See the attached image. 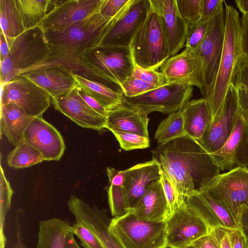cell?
I'll return each instance as SVG.
<instances>
[{
    "instance_id": "484cf974",
    "label": "cell",
    "mask_w": 248,
    "mask_h": 248,
    "mask_svg": "<svg viewBox=\"0 0 248 248\" xmlns=\"http://www.w3.org/2000/svg\"><path fill=\"white\" fill-rule=\"evenodd\" d=\"M147 115L140 113L123 104L109 111L106 128L110 131L136 134L149 138Z\"/></svg>"
},
{
    "instance_id": "60d3db41",
    "label": "cell",
    "mask_w": 248,
    "mask_h": 248,
    "mask_svg": "<svg viewBox=\"0 0 248 248\" xmlns=\"http://www.w3.org/2000/svg\"><path fill=\"white\" fill-rule=\"evenodd\" d=\"M124 96L133 97L156 88L155 86L132 76L128 77L121 85Z\"/></svg>"
},
{
    "instance_id": "c3c4849f",
    "label": "cell",
    "mask_w": 248,
    "mask_h": 248,
    "mask_svg": "<svg viewBox=\"0 0 248 248\" xmlns=\"http://www.w3.org/2000/svg\"><path fill=\"white\" fill-rule=\"evenodd\" d=\"M240 28L243 57L248 59V14L240 18Z\"/></svg>"
},
{
    "instance_id": "db71d44e",
    "label": "cell",
    "mask_w": 248,
    "mask_h": 248,
    "mask_svg": "<svg viewBox=\"0 0 248 248\" xmlns=\"http://www.w3.org/2000/svg\"><path fill=\"white\" fill-rule=\"evenodd\" d=\"M238 225L244 239L246 248H248V205L243 209Z\"/></svg>"
},
{
    "instance_id": "30bf717a",
    "label": "cell",
    "mask_w": 248,
    "mask_h": 248,
    "mask_svg": "<svg viewBox=\"0 0 248 248\" xmlns=\"http://www.w3.org/2000/svg\"><path fill=\"white\" fill-rule=\"evenodd\" d=\"M193 89L187 84L167 83L135 97L124 95L123 104L145 115L154 111L170 114L181 110L190 100Z\"/></svg>"
},
{
    "instance_id": "6da1fadb",
    "label": "cell",
    "mask_w": 248,
    "mask_h": 248,
    "mask_svg": "<svg viewBox=\"0 0 248 248\" xmlns=\"http://www.w3.org/2000/svg\"><path fill=\"white\" fill-rule=\"evenodd\" d=\"M152 153L184 199L220 173L210 154L187 136L159 144Z\"/></svg>"
},
{
    "instance_id": "4316f807",
    "label": "cell",
    "mask_w": 248,
    "mask_h": 248,
    "mask_svg": "<svg viewBox=\"0 0 248 248\" xmlns=\"http://www.w3.org/2000/svg\"><path fill=\"white\" fill-rule=\"evenodd\" d=\"M181 111L186 136L199 141L213 116L207 101L203 97L189 100Z\"/></svg>"
},
{
    "instance_id": "6125c7cd",
    "label": "cell",
    "mask_w": 248,
    "mask_h": 248,
    "mask_svg": "<svg viewBox=\"0 0 248 248\" xmlns=\"http://www.w3.org/2000/svg\"><path fill=\"white\" fill-rule=\"evenodd\" d=\"M0 248H5L4 247H0Z\"/></svg>"
},
{
    "instance_id": "6f0895ef",
    "label": "cell",
    "mask_w": 248,
    "mask_h": 248,
    "mask_svg": "<svg viewBox=\"0 0 248 248\" xmlns=\"http://www.w3.org/2000/svg\"><path fill=\"white\" fill-rule=\"evenodd\" d=\"M17 213L16 216V236L17 241L14 248H27L22 240L21 234V220L20 214Z\"/></svg>"
},
{
    "instance_id": "8fae6325",
    "label": "cell",
    "mask_w": 248,
    "mask_h": 248,
    "mask_svg": "<svg viewBox=\"0 0 248 248\" xmlns=\"http://www.w3.org/2000/svg\"><path fill=\"white\" fill-rule=\"evenodd\" d=\"M167 248H187L209 233L206 223L185 201L166 220Z\"/></svg>"
},
{
    "instance_id": "d6a6232c",
    "label": "cell",
    "mask_w": 248,
    "mask_h": 248,
    "mask_svg": "<svg viewBox=\"0 0 248 248\" xmlns=\"http://www.w3.org/2000/svg\"><path fill=\"white\" fill-rule=\"evenodd\" d=\"M186 136L184 119L181 110L174 112L158 125L155 135V139L159 144Z\"/></svg>"
},
{
    "instance_id": "94428289",
    "label": "cell",
    "mask_w": 248,
    "mask_h": 248,
    "mask_svg": "<svg viewBox=\"0 0 248 248\" xmlns=\"http://www.w3.org/2000/svg\"><path fill=\"white\" fill-rule=\"evenodd\" d=\"M187 248H194L192 246H191Z\"/></svg>"
},
{
    "instance_id": "e0dca14e",
    "label": "cell",
    "mask_w": 248,
    "mask_h": 248,
    "mask_svg": "<svg viewBox=\"0 0 248 248\" xmlns=\"http://www.w3.org/2000/svg\"><path fill=\"white\" fill-rule=\"evenodd\" d=\"M167 83L187 84L197 87L203 92L202 62L195 52L185 48L179 54L170 57L160 67ZM166 83V84H167Z\"/></svg>"
},
{
    "instance_id": "816d5d0a",
    "label": "cell",
    "mask_w": 248,
    "mask_h": 248,
    "mask_svg": "<svg viewBox=\"0 0 248 248\" xmlns=\"http://www.w3.org/2000/svg\"><path fill=\"white\" fill-rule=\"evenodd\" d=\"M77 87L79 94L92 109H93L100 115L107 117L109 112L108 111H107L95 99L87 94L79 87L78 86Z\"/></svg>"
},
{
    "instance_id": "ee69618b",
    "label": "cell",
    "mask_w": 248,
    "mask_h": 248,
    "mask_svg": "<svg viewBox=\"0 0 248 248\" xmlns=\"http://www.w3.org/2000/svg\"><path fill=\"white\" fill-rule=\"evenodd\" d=\"M129 1L130 0H104L100 13L108 19H113Z\"/></svg>"
},
{
    "instance_id": "d590c367",
    "label": "cell",
    "mask_w": 248,
    "mask_h": 248,
    "mask_svg": "<svg viewBox=\"0 0 248 248\" xmlns=\"http://www.w3.org/2000/svg\"><path fill=\"white\" fill-rule=\"evenodd\" d=\"M209 20L202 19L187 24L186 48L195 51L204 39L207 32Z\"/></svg>"
},
{
    "instance_id": "7402d4cb",
    "label": "cell",
    "mask_w": 248,
    "mask_h": 248,
    "mask_svg": "<svg viewBox=\"0 0 248 248\" xmlns=\"http://www.w3.org/2000/svg\"><path fill=\"white\" fill-rule=\"evenodd\" d=\"M184 201L188 207L202 217L209 228L220 227L239 229L230 212L205 191L195 190L186 197Z\"/></svg>"
},
{
    "instance_id": "681fc988",
    "label": "cell",
    "mask_w": 248,
    "mask_h": 248,
    "mask_svg": "<svg viewBox=\"0 0 248 248\" xmlns=\"http://www.w3.org/2000/svg\"><path fill=\"white\" fill-rule=\"evenodd\" d=\"M235 86L237 90L239 110L248 119V90L242 85Z\"/></svg>"
},
{
    "instance_id": "f907efd6",
    "label": "cell",
    "mask_w": 248,
    "mask_h": 248,
    "mask_svg": "<svg viewBox=\"0 0 248 248\" xmlns=\"http://www.w3.org/2000/svg\"><path fill=\"white\" fill-rule=\"evenodd\" d=\"M106 170L109 180V184L123 186L126 175L125 170H121L112 167H107Z\"/></svg>"
},
{
    "instance_id": "7a4b0ae2",
    "label": "cell",
    "mask_w": 248,
    "mask_h": 248,
    "mask_svg": "<svg viewBox=\"0 0 248 248\" xmlns=\"http://www.w3.org/2000/svg\"><path fill=\"white\" fill-rule=\"evenodd\" d=\"M113 19L105 18L99 12L62 31L45 32L49 56L27 71L57 67L86 77L79 61L85 54L100 46Z\"/></svg>"
},
{
    "instance_id": "bcb514c9",
    "label": "cell",
    "mask_w": 248,
    "mask_h": 248,
    "mask_svg": "<svg viewBox=\"0 0 248 248\" xmlns=\"http://www.w3.org/2000/svg\"><path fill=\"white\" fill-rule=\"evenodd\" d=\"M223 0H202L201 18L203 20H208L214 15Z\"/></svg>"
},
{
    "instance_id": "9f6ffc18",
    "label": "cell",
    "mask_w": 248,
    "mask_h": 248,
    "mask_svg": "<svg viewBox=\"0 0 248 248\" xmlns=\"http://www.w3.org/2000/svg\"><path fill=\"white\" fill-rule=\"evenodd\" d=\"M12 38L5 37L0 31V61L5 59L10 52V47Z\"/></svg>"
},
{
    "instance_id": "2e32d148",
    "label": "cell",
    "mask_w": 248,
    "mask_h": 248,
    "mask_svg": "<svg viewBox=\"0 0 248 248\" xmlns=\"http://www.w3.org/2000/svg\"><path fill=\"white\" fill-rule=\"evenodd\" d=\"M210 155L221 171L248 167V119L240 111L226 142Z\"/></svg>"
},
{
    "instance_id": "1f68e13d",
    "label": "cell",
    "mask_w": 248,
    "mask_h": 248,
    "mask_svg": "<svg viewBox=\"0 0 248 248\" xmlns=\"http://www.w3.org/2000/svg\"><path fill=\"white\" fill-rule=\"evenodd\" d=\"M50 0H17L26 30L35 27L47 14Z\"/></svg>"
},
{
    "instance_id": "b9f144b4",
    "label": "cell",
    "mask_w": 248,
    "mask_h": 248,
    "mask_svg": "<svg viewBox=\"0 0 248 248\" xmlns=\"http://www.w3.org/2000/svg\"><path fill=\"white\" fill-rule=\"evenodd\" d=\"M131 76L156 88L167 83L166 78L162 72L155 70L145 69L135 64Z\"/></svg>"
},
{
    "instance_id": "91938a15",
    "label": "cell",
    "mask_w": 248,
    "mask_h": 248,
    "mask_svg": "<svg viewBox=\"0 0 248 248\" xmlns=\"http://www.w3.org/2000/svg\"><path fill=\"white\" fill-rule=\"evenodd\" d=\"M234 2L243 14H248V0H236Z\"/></svg>"
},
{
    "instance_id": "9c48e42d",
    "label": "cell",
    "mask_w": 248,
    "mask_h": 248,
    "mask_svg": "<svg viewBox=\"0 0 248 248\" xmlns=\"http://www.w3.org/2000/svg\"><path fill=\"white\" fill-rule=\"evenodd\" d=\"M200 191H205L224 206L238 225L241 213L248 205V168L236 167L219 173Z\"/></svg>"
},
{
    "instance_id": "83f0119b",
    "label": "cell",
    "mask_w": 248,
    "mask_h": 248,
    "mask_svg": "<svg viewBox=\"0 0 248 248\" xmlns=\"http://www.w3.org/2000/svg\"><path fill=\"white\" fill-rule=\"evenodd\" d=\"M0 133L16 146L24 141L25 132L34 118L13 103L1 106Z\"/></svg>"
},
{
    "instance_id": "e575fe53",
    "label": "cell",
    "mask_w": 248,
    "mask_h": 248,
    "mask_svg": "<svg viewBox=\"0 0 248 248\" xmlns=\"http://www.w3.org/2000/svg\"><path fill=\"white\" fill-rule=\"evenodd\" d=\"M107 190L109 207L112 216L121 217L130 212V209L123 186L109 184Z\"/></svg>"
},
{
    "instance_id": "ba28073f",
    "label": "cell",
    "mask_w": 248,
    "mask_h": 248,
    "mask_svg": "<svg viewBox=\"0 0 248 248\" xmlns=\"http://www.w3.org/2000/svg\"><path fill=\"white\" fill-rule=\"evenodd\" d=\"M226 25L224 0L209 20L205 36L194 51L202 60L204 90L202 94L207 101L210 97L217 79L222 56Z\"/></svg>"
},
{
    "instance_id": "7c38bea8",
    "label": "cell",
    "mask_w": 248,
    "mask_h": 248,
    "mask_svg": "<svg viewBox=\"0 0 248 248\" xmlns=\"http://www.w3.org/2000/svg\"><path fill=\"white\" fill-rule=\"evenodd\" d=\"M151 9L150 0H130L112 21L100 46L129 47Z\"/></svg>"
},
{
    "instance_id": "f546056e",
    "label": "cell",
    "mask_w": 248,
    "mask_h": 248,
    "mask_svg": "<svg viewBox=\"0 0 248 248\" xmlns=\"http://www.w3.org/2000/svg\"><path fill=\"white\" fill-rule=\"evenodd\" d=\"M76 86L95 99L108 112L123 103L124 94L117 93L105 85L71 72Z\"/></svg>"
},
{
    "instance_id": "ffe728a7",
    "label": "cell",
    "mask_w": 248,
    "mask_h": 248,
    "mask_svg": "<svg viewBox=\"0 0 248 248\" xmlns=\"http://www.w3.org/2000/svg\"><path fill=\"white\" fill-rule=\"evenodd\" d=\"M51 99L56 110L78 125L97 131L106 128L107 117L96 112L85 102L77 86L68 93Z\"/></svg>"
},
{
    "instance_id": "3957f363",
    "label": "cell",
    "mask_w": 248,
    "mask_h": 248,
    "mask_svg": "<svg viewBox=\"0 0 248 248\" xmlns=\"http://www.w3.org/2000/svg\"><path fill=\"white\" fill-rule=\"evenodd\" d=\"M224 4L226 25L223 51L215 86L207 100L213 116L221 106L229 86L234 83L243 57L239 13L225 1Z\"/></svg>"
},
{
    "instance_id": "4fadbf2b",
    "label": "cell",
    "mask_w": 248,
    "mask_h": 248,
    "mask_svg": "<svg viewBox=\"0 0 248 248\" xmlns=\"http://www.w3.org/2000/svg\"><path fill=\"white\" fill-rule=\"evenodd\" d=\"M1 106L13 103L33 117L42 116L51 104V96L32 81L17 76L1 85Z\"/></svg>"
},
{
    "instance_id": "be15d7a7",
    "label": "cell",
    "mask_w": 248,
    "mask_h": 248,
    "mask_svg": "<svg viewBox=\"0 0 248 248\" xmlns=\"http://www.w3.org/2000/svg\"></svg>"
},
{
    "instance_id": "cb8c5ba5",
    "label": "cell",
    "mask_w": 248,
    "mask_h": 248,
    "mask_svg": "<svg viewBox=\"0 0 248 248\" xmlns=\"http://www.w3.org/2000/svg\"><path fill=\"white\" fill-rule=\"evenodd\" d=\"M18 75L29 79L43 88L49 93L51 98L64 95L76 87L71 72L60 67L41 68Z\"/></svg>"
},
{
    "instance_id": "11a10c76",
    "label": "cell",
    "mask_w": 248,
    "mask_h": 248,
    "mask_svg": "<svg viewBox=\"0 0 248 248\" xmlns=\"http://www.w3.org/2000/svg\"><path fill=\"white\" fill-rule=\"evenodd\" d=\"M192 246L194 248H220L215 238L210 233L194 242Z\"/></svg>"
},
{
    "instance_id": "9a60e30c",
    "label": "cell",
    "mask_w": 248,
    "mask_h": 248,
    "mask_svg": "<svg viewBox=\"0 0 248 248\" xmlns=\"http://www.w3.org/2000/svg\"><path fill=\"white\" fill-rule=\"evenodd\" d=\"M104 0H50L52 8L38 26L44 32L60 31L100 12Z\"/></svg>"
},
{
    "instance_id": "7bdbcfd3",
    "label": "cell",
    "mask_w": 248,
    "mask_h": 248,
    "mask_svg": "<svg viewBox=\"0 0 248 248\" xmlns=\"http://www.w3.org/2000/svg\"><path fill=\"white\" fill-rule=\"evenodd\" d=\"M72 227L73 233L78 237L84 248H104L96 237L81 223L76 222Z\"/></svg>"
},
{
    "instance_id": "74e56055",
    "label": "cell",
    "mask_w": 248,
    "mask_h": 248,
    "mask_svg": "<svg viewBox=\"0 0 248 248\" xmlns=\"http://www.w3.org/2000/svg\"><path fill=\"white\" fill-rule=\"evenodd\" d=\"M0 235H4L3 228L5 218L11 207L13 190L7 180L2 167L0 173Z\"/></svg>"
},
{
    "instance_id": "5b68a950",
    "label": "cell",
    "mask_w": 248,
    "mask_h": 248,
    "mask_svg": "<svg viewBox=\"0 0 248 248\" xmlns=\"http://www.w3.org/2000/svg\"><path fill=\"white\" fill-rule=\"evenodd\" d=\"M49 54L45 32L38 26L12 38L8 56L0 61L1 85L44 62Z\"/></svg>"
},
{
    "instance_id": "52a82bcc",
    "label": "cell",
    "mask_w": 248,
    "mask_h": 248,
    "mask_svg": "<svg viewBox=\"0 0 248 248\" xmlns=\"http://www.w3.org/2000/svg\"><path fill=\"white\" fill-rule=\"evenodd\" d=\"M129 48L135 64L147 69L157 71L170 57L159 17L152 6Z\"/></svg>"
},
{
    "instance_id": "8992f818",
    "label": "cell",
    "mask_w": 248,
    "mask_h": 248,
    "mask_svg": "<svg viewBox=\"0 0 248 248\" xmlns=\"http://www.w3.org/2000/svg\"><path fill=\"white\" fill-rule=\"evenodd\" d=\"M108 230L123 248H167L166 221L146 220L129 212L111 218Z\"/></svg>"
},
{
    "instance_id": "44dd1931",
    "label": "cell",
    "mask_w": 248,
    "mask_h": 248,
    "mask_svg": "<svg viewBox=\"0 0 248 248\" xmlns=\"http://www.w3.org/2000/svg\"><path fill=\"white\" fill-rule=\"evenodd\" d=\"M157 14L167 40L170 57L185 46L187 24L181 16L175 0H150Z\"/></svg>"
},
{
    "instance_id": "4dcf8cb0",
    "label": "cell",
    "mask_w": 248,
    "mask_h": 248,
    "mask_svg": "<svg viewBox=\"0 0 248 248\" xmlns=\"http://www.w3.org/2000/svg\"><path fill=\"white\" fill-rule=\"evenodd\" d=\"M1 31L5 37L15 38L26 31L17 0H0Z\"/></svg>"
},
{
    "instance_id": "836d02e7",
    "label": "cell",
    "mask_w": 248,
    "mask_h": 248,
    "mask_svg": "<svg viewBox=\"0 0 248 248\" xmlns=\"http://www.w3.org/2000/svg\"><path fill=\"white\" fill-rule=\"evenodd\" d=\"M46 159L35 147L25 141L16 146L7 156L8 165L16 169L30 167Z\"/></svg>"
},
{
    "instance_id": "5bb4252c",
    "label": "cell",
    "mask_w": 248,
    "mask_h": 248,
    "mask_svg": "<svg viewBox=\"0 0 248 248\" xmlns=\"http://www.w3.org/2000/svg\"><path fill=\"white\" fill-rule=\"evenodd\" d=\"M239 111L237 90L232 84L202 137L198 141L209 154L219 150L226 142L234 127Z\"/></svg>"
},
{
    "instance_id": "f35d334b",
    "label": "cell",
    "mask_w": 248,
    "mask_h": 248,
    "mask_svg": "<svg viewBox=\"0 0 248 248\" xmlns=\"http://www.w3.org/2000/svg\"><path fill=\"white\" fill-rule=\"evenodd\" d=\"M175 0L179 13L187 24L201 19L202 0Z\"/></svg>"
},
{
    "instance_id": "277c9868",
    "label": "cell",
    "mask_w": 248,
    "mask_h": 248,
    "mask_svg": "<svg viewBox=\"0 0 248 248\" xmlns=\"http://www.w3.org/2000/svg\"><path fill=\"white\" fill-rule=\"evenodd\" d=\"M79 64L88 79L112 88L131 76L135 63L129 47L99 46L85 54Z\"/></svg>"
},
{
    "instance_id": "f5cc1de1",
    "label": "cell",
    "mask_w": 248,
    "mask_h": 248,
    "mask_svg": "<svg viewBox=\"0 0 248 248\" xmlns=\"http://www.w3.org/2000/svg\"><path fill=\"white\" fill-rule=\"evenodd\" d=\"M226 229L230 238L232 248H246L244 239L239 229Z\"/></svg>"
},
{
    "instance_id": "8d00e7d4",
    "label": "cell",
    "mask_w": 248,
    "mask_h": 248,
    "mask_svg": "<svg viewBox=\"0 0 248 248\" xmlns=\"http://www.w3.org/2000/svg\"><path fill=\"white\" fill-rule=\"evenodd\" d=\"M120 147L125 151L145 149L150 146L149 138L136 134L121 131H112Z\"/></svg>"
},
{
    "instance_id": "d6986e66",
    "label": "cell",
    "mask_w": 248,
    "mask_h": 248,
    "mask_svg": "<svg viewBox=\"0 0 248 248\" xmlns=\"http://www.w3.org/2000/svg\"><path fill=\"white\" fill-rule=\"evenodd\" d=\"M24 140L37 149L46 161H59L65 145L60 132L42 116L33 118L27 128Z\"/></svg>"
},
{
    "instance_id": "603a6c76",
    "label": "cell",
    "mask_w": 248,
    "mask_h": 248,
    "mask_svg": "<svg viewBox=\"0 0 248 248\" xmlns=\"http://www.w3.org/2000/svg\"><path fill=\"white\" fill-rule=\"evenodd\" d=\"M123 188L130 210L145 193L148 186L160 180L162 169L159 163L152 159L127 170Z\"/></svg>"
},
{
    "instance_id": "f6af8a7d",
    "label": "cell",
    "mask_w": 248,
    "mask_h": 248,
    "mask_svg": "<svg viewBox=\"0 0 248 248\" xmlns=\"http://www.w3.org/2000/svg\"><path fill=\"white\" fill-rule=\"evenodd\" d=\"M209 233L215 238L220 248H232L226 228L220 227L211 228Z\"/></svg>"
},
{
    "instance_id": "ab89813d",
    "label": "cell",
    "mask_w": 248,
    "mask_h": 248,
    "mask_svg": "<svg viewBox=\"0 0 248 248\" xmlns=\"http://www.w3.org/2000/svg\"><path fill=\"white\" fill-rule=\"evenodd\" d=\"M160 180L171 214L184 199L179 194L173 183L163 171Z\"/></svg>"
},
{
    "instance_id": "ac0fdd59",
    "label": "cell",
    "mask_w": 248,
    "mask_h": 248,
    "mask_svg": "<svg viewBox=\"0 0 248 248\" xmlns=\"http://www.w3.org/2000/svg\"><path fill=\"white\" fill-rule=\"evenodd\" d=\"M67 204L76 222L85 225L104 248H123L108 230L111 219L104 210L96 206H91L75 195L70 196Z\"/></svg>"
},
{
    "instance_id": "680465c9",
    "label": "cell",
    "mask_w": 248,
    "mask_h": 248,
    "mask_svg": "<svg viewBox=\"0 0 248 248\" xmlns=\"http://www.w3.org/2000/svg\"><path fill=\"white\" fill-rule=\"evenodd\" d=\"M66 248H81L75 238L74 234L72 232L69 233L67 236Z\"/></svg>"
},
{
    "instance_id": "f1b7e54d",
    "label": "cell",
    "mask_w": 248,
    "mask_h": 248,
    "mask_svg": "<svg viewBox=\"0 0 248 248\" xmlns=\"http://www.w3.org/2000/svg\"><path fill=\"white\" fill-rule=\"evenodd\" d=\"M72 225L57 218L39 222L36 248H66L67 236L73 232Z\"/></svg>"
},
{
    "instance_id": "d4e9b609",
    "label": "cell",
    "mask_w": 248,
    "mask_h": 248,
    "mask_svg": "<svg viewBox=\"0 0 248 248\" xmlns=\"http://www.w3.org/2000/svg\"><path fill=\"white\" fill-rule=\"evenodd\" d=\"M130 212L146 220L166 221L170 213L160 180L148 186Z\"/></svg>"
},
{
    "instance_id": "7dc6e473",
    "label": "cell",
    "mask_w": 248,
    "mask_h": 248,
    "mask_svg": "<svg viewBox=\"0 0 248 248\" xmlns=\"http://www.w3.org/2000/svg\"><path fill=\"white\" fill-rule=\"evenodd\" d=\"M234 86L242 85L248 90V59L242 57L234 83Z\"/></svg>"
}]
</instances>
